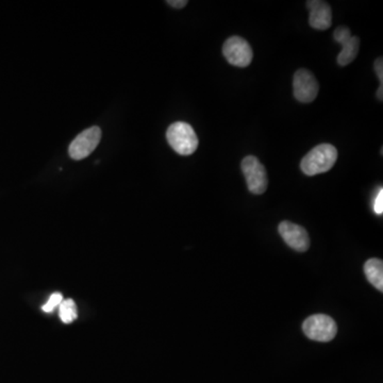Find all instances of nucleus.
Wrapping results in <instances>:
<instances>
[{"label":"nucleus","mask_w":383,"mask_h":383,"mask_svg":"<svg viewBox=\"0 0 383 383\" xmlns=\"http://www.w3.org/2000/svg\"><path fill=\"white\" fill-rule=\"evenodd\" d=\"M374 211L376 214L381 215L383 213V189H380L374 203Z\"/></svg>","instance_id":"14"},{"label":"nucleus","mask_w":383,"mask_h":383,"mask_svg":"<svg viewBox=\"0 0 383 383\" xmlns=\"http://www.w3.org/2000/svg\"><path fill=\"white\" fill-rule=\"evenodd\" d=\"M166 3L176 9H182L189 3H187V0H167Z\"/></svg>","instance_id":"16"},{"label":"nucleus","mask_w":383,"mask_h":383,"mask_svg":"<svg viewBox=\"0 0 383 383\" xmlns=\"http://www.w3.org/2000/svg\"><path fill=\"white\" fill-rule=\"evenodd\" d=\"M309 9V25L313 29L327 30L332 25V12L330 5L322 0H310L306 1Z\"/></svg>","instance_id":"10"},{"label":"nucleus","mask_w":383,"mask_h":383,"mask_svg":"<svg viewBox=\"0 0 383 383\" xmlns=\"http://www.w3.org/2000/svg\"><path fill=\"white\" fill-rule=\"evenodd\" d=\"M102 140V129L93 126L76 136L70 143L68 153L74 160H84L96 149Z\"/></svg>","instance_id":"6"},{"label":"nucleus","mask_w":383,"mask_h":383,"mask_svg":"<svg viewBox=\"0 0 383 383\" xmlns=\"http://www.w3.org/2000/svg\"><path fill=\"white\" fill-rule=\"evenodd\" d=\"M377 98H378L380 102L383 100V86H380V88L377 91Z\"/></svg>","instance_id":"17"},{"label":"nucleus","mask_w":383,"mask_h":383,"mask_svg":"<svg viewBox=\"0 0 383 383\" xmlns=\"http://www.w3.org/2000/svg\"><path fill=\"white\" fill-rule=\"evenodd\" d=\"M63 295L61 293H54L50 296L48 302L42 306V310L46 313H50V312L54 311V309H56L58 306L61 304V302H63Z\"/></svg>","instance_id":"13"},{"label":"nucleus","mask_w":383,"mask_h":383,"mask_svg":"<svg viewBox=\"0 0 383 383\" xmlns=\"http://www.w3.org/2000/svg\"><path fill=\"white\" fill-rule=\"evenodd\" d=\"M59 315L64 324H72L77 318V306L72 299H65L59 306Z\"/></svg>","instance_id":"12"},{"label":"nucleus","mask_w":383,"mask_h":383,"mask_svg":"<svg viewBox=\"0 0 383 383\" xmlns=\"http://www.w3.org/2000/svg\"><path fill=\"white\" fill-rule=\"evenodd\" d=\"M167 142L180 156H189L196 151L198 147V138L191 125L187 123L177 122L167 129Z\"/></svg>","instance_id":"2"},{"label":"nucleus","mask_w":383,"mask_h":383,"mask_svg":"<svg viewBox=\"0 0 383 383\" xmlns=\"http://www.w3.org/2000/svg\"><path fill=\"white\" fill-rule=\"evenodd\" d=\"M334 38L336 42L342 45V50L338 56V64L340 66H347L358 56L360 38L358 36H352L350 28L346 26L336 28L334 32Z\"/></svg>","instance_id":"8"},{"label":"nucleus","mask_w":383,"mask_h":383,"mask_svg":"<svg viewBox=\"0 0 383 383\" xmlns=\"http://www.w3.org/2000/svg\"><path fill=\"white\" fill-rule=\"evenodd\" d=\"M338 150L331 144L318 145L306 153L300 162V169L306 176H316L329 171L338 160Z\"/></svg>","instance_id":"1"},{"label":"nucleus","mask_w":383,"mask_h":383,"mask_svg":"<svg viewBox=\"0 0 383 383\" xmlns=\"http://www.w3.org/2000/svg\"><path fill=\"white\" fill-rule=\"evenodd\" d=\"M223 54L231 65L237 68H247L253 59V48L241 36H231L226 40Z\"/></svg>","instance_id":"5"},{"label":"nucleus","mask_w":383,"mask_h":383,"mask_svg":"<svg viewBox=\"0 0 383 383\" xmlns=\"http://www.w3.org/2000/svg\"><path fill=\"white\" fill-rule=\"evenodd\" d=\"M302 330L310 340L330 342L338 334V326L329 315L315 314L304 320Z\"/></svg>","instance_id":"3"},{"label":"nucleus","mask_w":383,"mask_h":383,"mask_svg":"<svg viewBox=\"0 0 383 383\" xmlns=\"http://www.w3.org/2000/svg\"><path fill=\"white\" fill-rule=\"evenodd\" d=\"M320 86L314 75L310 70H298L294 75L293 93L294 97L298 102L310 104L318 97Z\"/></svg>","instance_id":"7"},{"label":"nucleus","mask_w":383,"mask_h":383,"mask_svg":"<svg viewBox=\"0 0 383 383\" xmlns=\"http://www.w3.org/2000/svg\"><path fill=\"white\" fill-rule=\"evenodd\" d=\"M241 169L249 192L255 195L265 193L268 187L267 173L259 159L255 156L245 157L242 161Z\"/></svg>","instance_id":"4"},{"label":"nucleus","mask_w":383,"mask_h":383,"mask_svg":"<svg viewBox=\"0 0 383 383\" xmlns=\"http://www.w3.org/2000/svg\"><path fill=\"white\" fill-rule=\"evenodd\" d=\"M375 72L378 79L380 80V86H383V62L382 58H378L375 62Z\"/></svg>","instance_id":"15"},{"label":"nucleus","mask_w":383,"mask_h":383,"mask_svg":"<svg viewBox=\"0 0 383 383\" xmlns=\"http://www.w3.org/2000/svg\"><path fill=\"white\" fill-rule=\"evenodd\" d=\"M280 235L283 241L286 242L292 249L304 253L310 247V237L306 230L302 226L296 225L291 221H284L280 223L279 228Z\"/></svg>","instance_id":"9"},{"label":"nucleus","mask_w":383,"mask_h":383,"mask_svg":"<svg viewBox=\"0 0 383 383\" xmlns=\"http://www.w3.org/2000/svg\"><path fill=\"white\" fill-rule=\"evenodd\" d=\"M364 273L370 283L383 291V263L379 259H370L364 264Z\"/></svg>","instance_id":"11"}]
</instances>
